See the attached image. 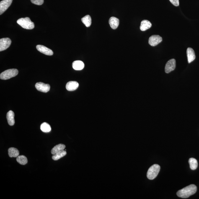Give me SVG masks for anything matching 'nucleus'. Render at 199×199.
Masks as SVG:
<instances>
[{"label":"nucleus","instance_id":"nucleus-1","mask_svg":"<svg viewBox=\"0 0 199 199\" xmlns=\"http://www.w3.org/2000/svg\"><path fill=\"white\" fill-rule=\"evenodd\" d=\"M197 191L196 186L194 184H191L179 190L177 192V195L180 198H186L194 194Z\"/></svg>","mask_w":199,"mask_h":199},{"label":"nucleus","instance_id":"nucleus-2","mask_svg":"<svg viewBox=\"0 0 199 199\" xmlns=\"http://www.w3.org/2000/svg\"><path fill=\"white\" fill-rule=\"evenodd\" d=\"M17 22L21 27L27 30H32L35 27L34 23L31 21L28 17L19 19L18 20Z\"/></svg>","mask_w":199,"mask_h":199},{"label":"nucleus","instance_id":"nucleus-3","mask_svg":"<svg viewBox=\"0 0 199 199\" xmlns=\"http://www.w3.org/2000/svg\"><path fill=\"white\" fill-rule=\"evenodd\" d=\"M160 170V166L159 165H153L148 169L147 177L149 180H152L157 177Z\"/></svg>","mask_w":199,"mask_h":199},{"label":"nucleus","instance_id":"nucleus-4","mask_svg":"<svg viewBox=\"0 0 199 199\" xmlns=\"http://www.w3.org/2000/svg\"><path fill=\"white\" fill-rule=\"evenodd\" d=\"M18 70L12 69L6 70L0 75V78L2 80H7L17 76L18 74Z\"/></svg>","mask_w":199,"mask_h":199},{"label":"nucleus","instance_id":"nucleus-5","mask_svg":"<svg viewBox=\"0 0 199 199\" xmlns=\"http://www.w3.org/2000/svg\"><path fill=\"white\" fill-rule=\"evenodd\" d=\"M11 40L9 38H5L0 40V51L7 49L10 46Z\"/></svg>","mask_w":199,"mask_h":199},{"label":"nucleus","instance_id":"nucleus-6","mask_svg":"<svg viewBox=\"0 0 199 199\" xmlns=\"http://www.w3.org/2000/svg\"><path fill=\"white\" fill-rule=\"evenodd\" d=\"M176 67V60L174 59L169 60L166 63L165 71L166 73H169L175 69Z\"/></svg>","mask_w":199,"mask_h":199},{"label":"nucleus","instance_id":"nucleus-7","mask_svg":"<svg viewBox=\"0 0 199 199\" xmlns=\"http://www.w3.org/2000/svg\"><path fill=\"white\" fill-rule=\"evenodd\" d=\"M35 87L37 90L44 93H47L50 90V86L49 84H45L41 82L36 83Z\"/></svg>","mask_w":199,"mask_h":199},{"label":"nucleus","instance_id":"nucleus-8","mask_svg":"<svg viewBox=\"0 0 199 199\" xmlns=\"http://www.w3.org/2000/svg\"><path fill=\"white\" fill-rule=\"evenodd\" d=\"M162 41V37L159 35H153L149 39V44L153 47L156 46Z\"/></svg>","mask_w":199,"mask_h":199},{"label":"nucleus","instance_id":"nucleus-9","mask_svg":"<svg viewBox=\"0 0 199 199\" xmlns=\"http://www.w3.org/2000/svg\"><path fill=\"white\" fill-rule=\"evenodd\" d=\"M13 0H3L0 2V14L1 15L11 5Z\"/></svg>","mask_w":199,"mask_h":199},{"label":"nucleus","instance_id":"nucleus-10","mask_svg":"<svg viewBox=\"0 0 199 199\" xmlns=\"http://www.w3.org/2000/svg\"><path fill=\"white\" fill-rule=\"evenodd\" d=\"M36 48L37 50L40 53L44 54L49 55V56H51V55L53 54V51L49 48H47V47L44 46V45H37L36 46Z\"/></svg>","mask_w":199,"mask_h":199},{"label":"nucleus","instance_id":"nucleus-11","mask_svg":"<svg viewBox=\"0 0 199 199\" xmlns=\"http://www.w3.org/2000/svg\"><path fill=\"white\" fill-rule=\"evenodd\" d=\"M79 86V84L77 81H70L66 84V88L68 91H73L76 90Z\"/></svg>","mask_w":199,"mask_h":199},{"label":"nucleus","instance_id":"nucleus-12","mask_svg":"<svg viewBox=\"0 0 199 199\" xmlns=\"http://www.w3.org/2000/svg\"><path fill=\"white\" fill-rule=\"evenodd\" d=\"M188 61V63H191L195 59V52L191 48H188L187 50Z\"/></svg>","mask_w":199,"mask_h":199},{"label":"nucleus","instance_id":"nucleus-13","mask_svg":"<svg viewBox=\"0 0 199 199\" xmlns=\"http://www.w3.org/2000/svg\"><path fill=\"white\" fill-rule=\"evenodd\" d=\"M14 117V114L12 111H9L8 112L7 115H6V118H7L8 124L11 126H13L15 123Z\"/></svg>","mask_w":199,"mask_h":199},{"label":"nucleus","instance_id":"nucleus-14","mask_svg":"<svg viewBox=\"0 0 199 199\" xmlns=\"http://www.w3.org/2000/svg\"><path fill=\"white\" fill-rule=\"evenodd\" d=\"M109 23L112 29H116L119 26V19L116 17H111L109 19Z\"/></svg>","mask_w":199,"mask_h":199},{"label":"nucleus","instance_id":"nucleus-15","mask_svg":"<svg viewBox=\"0 0 199 199\" xmlns=\"http://www.w3.org/2000/svg\"><path fill=\"white\" fill-rule=\"evenodd\" d=\"M84 64L82 61H76L73 62L72 63V67L73 69L80 71L84 69Z\"/></svg>","mask_w":199,"mask_h":199},{"label":"nucleus","instance_id":"nucleus-16","mask_svg":"<svg viewBox=\"0 0 199 199\" xmlns=\"http://www.w3.org/2000/svg\"><path fill=\"white\" fill-rule=\"evenodd\" d=\"M152 26V24L149 21L145 20L142 21L140 29L142 31H145L149 29Z\"/></svg>","mask_w":199,"mask_h":199},{"label":"nucleus","instance_id":"nucleus-17","mask_svg":"<svg viewBox=\"0 0 199 199\" xmlns=\"http://www.w3.org/2000/svg\"><path fill=\"white\" fill-rule=\"evenodd\" d=\"M65 146L64 145L60 144L57 145L54 147L51 150V152L52 154L54 155L56 153L61 152L65 149Z\"/></svg>","mask_w":199,"mask_h":199},{"label":"nucleus","instance_id":"nucleus-18","mask_svg":"<svg viewBox=\"0 0 199 199\" xmlns=\"http://www.w3.org/2000/svg\"><path fill=\"white\" fill-rule=\"evenodd\" d=\"M8 154L10 157H17L19 156V152L17 149L14 148H11L8 149Z\"/></svg>","mask_w":199,"mask_h":199},{"label":"nucleus","instance_id":"nucleus-19","mask_svg":"<svg viewBox=\"0 0 199 199\" xmlns=\"http://www.w3.org/2000/svg\"><path fill=\"white\" fill-rule=\"evenodd\" d=\"M81 21L86 27H89L92 23V19L89 15H86L81 19Z\"/></svg>","mask_w":199,"mask_h":199},{"label":"nucleus","instance_id":"nucleus-20","mask_svg":"<svg viewBox=\"0 0 199 199\" xmlns=\"http://www.w3.org/2000/svg\"><path fill=\"white\" fill-rule=\"evenodd\" d=\"M190 164V169L192 170H195L198 167V162L194 158H190L188 161Z\"/></svg>","mask_w":199,"mask_h":199},{"label":"nucleus","instance_id":"nucleus-21","mask_svg":"<svg viewBox=\"0 0 199 199\" xmlns=\"http://www.w3.org/2000/svg\"><path fill=\"white\" fill-rule=\"evenodd\" d=\"M66 151L63 150V151L54 155L52 156V159L54 160L57 161L58 160L60 159V158H63V156L66 155Z\"/></svg>","mask_w":199,"mask_h":199},{"label":"nucleus","instance_id":"nucleus-22","mask_svg":"<svg viewBox=\"0 0 199 199\" xmlns=\"http://www.w3.org/2000/svg\"><path fill=\"white\" fill-rule=\"evenodd\" d=\"M41 130L44 133H49L51 130V128L50 125L46 123H44L40 127Z\"/></svg>","mask_w":199,"mask_h":199},{"label":"nucleus","instance_id":"nucleus-23","mask_svg":"<svg viewBox=\"0 0 199 199\" xmlns=\"http://www.w3.org/2000/svg\"><path fill=\"white\" fill-rule=\"evenodd\" d=\"M16 160L19 164L22 165L26 164L28 162L27 158L23 155L18 156L16 159Z\"/></svg>","mask_w":199,"mask_h":199},{"label":"nucleus","instance_id":"nucleus-24","mask_svg":"<svg viewBox=\"0 0 199 199\" xmlns=\"http://www.w3.org/2000/svg\"><path fill=\"white\" fill-rule=\"evenodd\" d=\"M30 1L32 4L38 5H41L43 4L44 2V0H30Z\"/></svg>","mask_w":199,"mask_h":199},{"label":"nucleus","instance_id":"nucleus-25","mask_svg":"<svg viewBox=\"0 0 199 199\" xmlns=\"http://www.w3.org/2000/svg\"><path fill=\"white\" fill-rule=\"evenodd\" d=\"M170 2L176 6H178L179 5V0H169Z\"/></svg>","mask_w":199,"mask_h":199}]
</instances>
